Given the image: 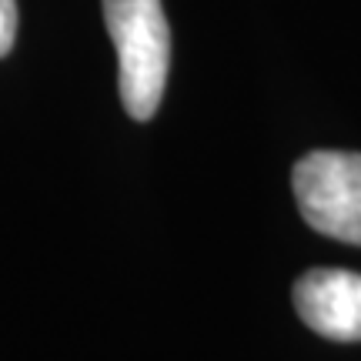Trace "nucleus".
Instances as JSON below:
<instances>
[{
    "instance_id": "f257e3e1",
    "label": "nucleus",
    "mask_w": 361,
    "mask_h": 361,
    "mask_svg": "<svg viewBox=\"0 0 361 361\" xmlns=\"http://www.w3.org/2000/svg\"><path fill=\"white\" fill-rule=\"evenodd\" d=\"M104 24L117 51V87L134 121L161 107L171 67V30L161 0H104Z\"/></svg>"
},
{
    "instance_id": "f03ea898",
    "label": "nucleus",
    "mask_w": 361,
    "mask_h": 361,
    "mask_svg": "<svg viewBox=\"0 0 361 361\" xmlns=\"http://www.w3.org/2000/svg\"><path fill=\"white\" fill-rule=\"evenodd\" d=\"M291 188L308 228L361 247V154L311 151L291 171Z\"/></svg>"
},
{
    "instance_id": "7ed1b4c3",
    "label": "nucleus",
    "mask_w": 361,
    "mask_h": 361,
    "mask_svg": "<svg viewBox=\"0 0 361 361\" xmlns=\"http://www.w3.org/2000/svg\"><path fill=\"white\" fill-rule=\"evenodd\" d=\"M298 318L331 341H361V274L314 268L295 284Z\"/></svg>"
},
{
    "instance_id": "20e7f679",
    "label": "nucleus",
    "mask_w": 361,
    "mask_h": 361,
    "mask_svg": "<svg viewBox=\"0 0 361 361\" xmlns=\"http://www.w3.org/2000/svg\"><path fill=\"white\" fill-rule=\"evenodd\" d=\"M17 37V0H0V57H7Z\"/></svg>"
}]
</instances>
